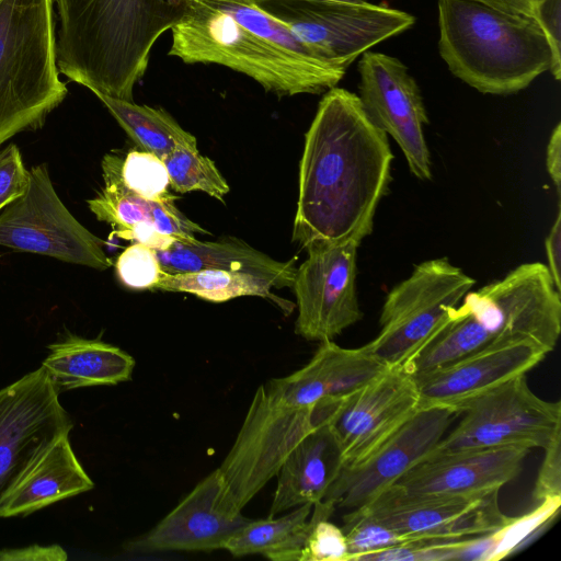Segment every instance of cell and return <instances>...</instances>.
<instances>
[{"mask_svg": "<svg viewBox=\"0 0 561 561\" xmlns=\"http://www.w3.org/2000/svg\"><path fill=\"white\" fill-rule=\"evenodd\" d=\"M0 245L101 271L113 265L102 240L60 201L45 163L28 171L25 192L0 210Z\"/></svg>", "mask_w": 561, "mask_h": 561, "instance_id": "8fae6325", "label": "cell"}, {"mask_svg": "<svg viewBox=\"0 0 561 561\" xmlns=\"http://www.w3.org/2000/svg\"><path fill=\"white\" fill-rule=\"evenodd\" d=\"M357 69L358 98L367 116L396 140L410 172L419 180H431V156L424 135L430 119L408 67L397 57L367 50Z\"/></svg>", "mask_w": 561, "mask_h": 561, "instance_id": "9a60e30c", "label": "cell"}, {"mask_svg": "<svg viewBox=\"0 0 561 561\" xmlns=\"http://www.w3.org/2000/svg\"><path fill=\"white\" fill-rule=\"evenodd\" d=\"M463 539L413 540L404 545L383 549L360 559V561H445L459 560L466 543Z\"/></svg>", "mask_w": 561, "mask_h": 561, "instance_id": "d590c367", "label": "cell"}, {"mask_svg": "<svg viewBox=\"0 0 561 561\" xmlns=\"http://www.w3.org/2000/svg\"><path fill=\"white\" fill-rule=\"evenodd\" d=\"M73 423L43 366L0 389V506Z\"/></svg>", "mask_w": 561, "mask_h": 561, "instance_id": "7c38bea8", "label": "cell"}, {"mask_svg": "<svg viewBox=\"0 0 561 561\" xmlns=\"http://www.w3.org/2000/svg\"><path fill=\"white\" fill-rule=\"evenodd\" d=\"M476 280L447 257L426 260L387 295L377 336L363 345L387 367H403L448 321Z\"/></svg>", "mask_w": 561, "mask_h": 561, "instance_id": "52a82bcc", "label": "cell"}, {"mask_svg": "<svg viewBox=\"0 0 561 561\" xmlns=\"http://www.w3.org/2000/svg\"><path fill=\"white\" fill-rule=\"evenodd\" d=\"M123 159L107 153L102 160L104 187L87 201L100 221L112 228V236L145 244L154 251L167 250L175 240L210 234L180 211L175 201L147 199L130 191L121 175Z\"/></svg>", "mask_w": 561, "mask_h": 561, "instance_id": "ac0fdd59", "label": "cell"}, {"mask_svg": "<svg viewBox=\"0 0 561 561\" xmlns=\"http://www.w3.org/2000/svg\"><path fill=\"white\" fill-rule=\"evenodd\" d=\"M286 25L319 58L346 70L365 51L415 24L387 5L339 0H254Z\"/></svg>", "mask_w": 561, "mask_h": 561, "instance_id": "ba28073f", "label": "cell"}, {"mask_svg": "<svg viewBox=\"0 0 561 561\" xmlns=\"http://www.w3.org/2000/svg\"><path fill=\"white\" fill-rule=\"evenodd\" d=\"M546 255L548 270L556 288L561 291V213L558 210L554 224L548 233L546 241Z\"/></svg>", "mask_w": 561, "mask_h": 561, "instance_id": "60d3db41", "label": "cell"}, {"mask_svg": "<svg viewBox=\"0 0 561 561\" xmlns=\"http://www.w3.org/2000/svg\"><path fill=\"white\" fill-rule=\"evenodd\" d=\"M318 424L316 407L279 402L261 385L231 449L217 468L226 501L242 511L277 476L290 451Z\"/></svg>", "mask_w": 561, "mask_h": 561, "instance_id": "9c48e42d", "label": "cell"}, {"mask_svg": "<svg viewBox=\"0 0 561 561\" xmlns=\"http://www.w3.org/2000/svg\"><path fill=\"white\" fill-rule=\"evenodd\" d=\"M419 408L414 377L402 367H388L356 391L317 405L339 443L343 467L368 457Z\"/></svg>", "mask_w": 561, "mask_h": 561, "instance_id": "4fadbf2b", "label": "cell"}, {"mask_svg": "<svg viewBox=\"0 0 561 561\" xmlns=\"http://www.w3.org/2000/svg\"><path fill=\"white\" fill-rule=\"evenodd\" d=\"M124 184L136 194L152 201H176L169 192L170 181L164 162L144 150H130L122 162Z\"/></svg>", "mask_w": 561, "mask_h": 561, "instance_id": "d6a6232c", "label": "cell"}, {"mask_svg": "<svg viewBox=\"0 0 561 561\" xmlns=\"http://www.w3.org/2000/svg\"><path fill=\"white\" fill-rule=\"evenodd\" d=\"M66 551L58 545H32L0 550V561H65Z\"/></svg>", "mask_w": 561, "mask_h": 561, "instance_id": "ab89813d", "label": "cell"}, {"mask_svg": "<svg viewBox=\"0 0 561 561\" xmlns=\"http://www.w3.org/2000/svg\"><path fill=\"white\" fill-rule=\"evenodd\" d=\"M312 507L306 503L282 517L251 519L228 539L224 549L234 557L263 554L275 561H299L312 525Z\"/></svg>", "mask_w": 561, "mask_h": 561, "instance_id": "4316f807", "label": "cell"}, {"mask_svg": "<svg viewBox=\"0 0 561 561\" xmlns=\"http://www.w3.org/2000/svg\"><path fill=\"white\" fill-rule=\"evenodd\" d=\"M543 450L545 457L533 489L535 504L561 497V433Z\"/></svg>", "mask_w": 561, "mask_h": 561, "instance_id": "8d00e7d4", "label": "cell"}, {"mask_svg": "<svg viewBox=\"0 0 561 561\" xmlns=\"http://www.w3.org/2000/svg\"><path fill=\"white\" fill-rule=\"evenodd\" d=\"M169 56L241 72L278 96L320 94L346 70L319 58L254 0H187Z\"/></svg>", "mask_w": 561, "mask_h": 561, "instance_id": "7a4b0ae2", "label": "cell"}, {"mask_svg": "<svg viewBox=\"0 0 561 561\" xmlns=\"http://www.w3.org/2000/svg\"><path fill=\"white\" fill-rule=\"evenodd\" d=\"M549 352L531 342L500 345L413 374L420 408L444 407L461 412L476 397L526 375Z\"/></svg>", "mask_w": 561, "mask_h": 561, "instance_id": "ffe728a7", "label": "cell"}, {"mask_svg": "<svg viewBox=\"0 0 561 561\" xmlns=\"http://www.w3.org/2000/svg\"><path fill=\"white\" fill-rule=\"evenodd\" d=\"M560 499L536 504V507L519 517H510L497 530L482 537L483 560L496 561L514 552L528 537L537 533L558 513Z\"/></svg>", "mask_w": 561, "mask_h": 561, "instance_id": "1f68e13d", "label": "cell"}, {"mask_svg": "<svg viewBox=\"0 0 561 561\" xmlns=\"http://www.w3.org/2000/svg\"><path fill=\"white\" fill-rule=\"evenodd\" d=\"M95 95L141 150L163 160L180 146L197 149V139L163 108Z\"/></svg>", "mask_w": 561, "mask_h": 561, "instance_id": "83f0119b", "label": "cell"}, {"mask_svg": "<svg viewBox=\"0 0 561 561\" xmlns=\"http://www.w3.org/2000/svg\"><path fill=\"white\" fill-rule=\"evenodd\" d=\"M460 411L462 419L432 453L508 446L545 448L561 433V403L535 394L526 375L476 397Z\"/></svg>", "mask_w": 561, "mask_h": 561, "instance_id": "30bf717a", "label": "cell"}, {"mask_svg": "<svg viewBox=\"0 0 561 561\" xmlns=\"http://www.w3.org/2000/svg\"><path fill=\"white\" fill-rule=\"evenodd\" d=\"M57 67L94 94L133 101L158 38L187 0H55Z\"/></svg>", "mask_w": 561, "mask_h": 561, "instance_id": "3957f363", "label": "cell"}, {"mask_svg": "<svg viewBox=\"0 0 561 561\" xmlns=\"http://www.w3.org/2000/svg\"><path fill=\"white\" fill-rule=\"evenodd\" d=\"M513 14L536 19L534 0H470Z\"/></svg>", "mask_w": 561, "mask_h": 561, "instance_id": "7bdbcfd3", "label": "cell"}, {"mask_svg": "<svg viewBox=\"0 0 561 561\" xmlns=\"http://www.w3.org/2000/svg\"><path fill=\"white\" fill-rule=\"evenodd\" d=\"M499 493H412L394 483L362 507L411 540L463 539L489 535L508 522Z\"/></svg>", "mask_w": 561, "mask_h": 561, "instance_id": "2e32d148", "label": "cell"}, {"mask_svg": "<svg viewBox=\"0 0 561 561\" xmlns=\"http://www.w3.org/2000/svg\"><path fill=\"white\" fill-rule=\"evenodd\" d=\"M250 520L226 501L216 469L150 531L130 541L127 550L151 553L224 549L228 539Z\"/></svg>", "mask_w": 561, "mask_h": 561, "instance_id": "d6986e66", "label": "cell"}, {"mask_svg": "<svg viewBox=\"0 0 561 561\" xmlns=\"http://www.w3.org/2000/svg\"><path fill=\"white\" fill-rule=\"evenodd\" d=\"M272 285L256 275L207 268L176 274L165 273L154 290L180 291L195 295L211 302H225L236 297L256 296L276 302L283 310L291 311L289 301H284L271 291Z\"/></svg>", "mask_w": 561, "mask_h": 561, "instance_id": "f1b7e54d", "label": "cell"}, {"mask_svg": "<svg viewBox=\"0 0 561 561\" xmlns=\"http://www.w3.org/2000/svg\"><path fill=\"white\" fill-rule=\"evenodd\" d=\"M534 1H535V3H536V2H537V1H539V0H534Z\"/></svg>", "mask_w": 561, "mask_h": 561, "instance_id": "f6af8a7d", "label": "cell"}, {"mask_svg": "<svg viewBox=\"0 0 561 561\" xmlns=\"http://www.w3.org/2000/svg\"><path fill=\"white\" fill-rule=\"evenodd\" d=\"M530 449L496 447L431 453L396 484L412 493L474 495L515 479Z\"/></svg>", "mask_w": 561, "mask_h": 561, "instance_id": "44dd1931", "label": "cell"}, {"mask_svg": "<svg viewBox=\"0 0 561 561\" xmlns=\"http://www.w3.org/2000/svg\"><path fill=\"white\" fill-rule=\"evenodd\" d=\"M115 268L119 280L131 289H152L165 274L153 249L133 243L117 257Z\"/></svg>", "mask_w": 561, "mask_h": 561, "instance_id": "e575fe53", "label": "cell"}, {"mask_svg": "<svg viewBox=\"0 0 561 561\" xmlns=\"http://www.w3.org/2000/svg\"><path fill=\"white\" fill-rule=\"evenodd\" d=\"M343 522L347 561H360L367 554L413 541L363 507L350 511Z\"/></svg>", "mask_w": 561, "mask_h": 561, "instance_id": "4dcf8cb0", "label": "cell"}, {"mask_svg": "<svg viewBox=\"0 0 561 561\" xmlns=\"http://www.w3.org/2000/svg\"><path fill=\"white\" fill-rule=\"evenodd\" d=\"M460 415L450 408H419L368 457L343 467L323 501L348 511L368 504L428 456Z\"/></svg>", "mask_w": 561, "mask_h": 561, "instance_id": "e0dca14e", "label": "cell"}, {"mask_svg": "<svg viewBox=\"0 0 561 561\" xmlns=\"http://www.w3.org/2000/svg\"><path fill=\"white\" fill-rule=\"evenodd\" d=\"M388 135L367 116L359 98L328 90L305 135L293 241L360 244L391 180Z\"/></svg>", "mask_w": 561, "mask_h": 561, "instance_id": "6da1fadb", "label": "cell"}, {"mask_svg": "<svg viewBox=\"0 0 561 561\" xmlns=\"http://www.w3.org/2000/svg\"><path fill=\"white\" fill-rule=\"evenodd\" d=\"M170 186L178 193L199 191L225 203L229 185L215 162L198 149L176 147L163 160Z\"/></svg>", "mask_w": 561, "mask_h": 561, "instance_id": "f546056e", "label": "cell"}, {"mask_svg": "<svg viewBox=\"0 0 561 561\" xmlns=\"http://www.w3.org/2000/svg\"><path fill=\"white\" fill-rule=\"evenodd\" d=\"M547 171L558 193L561 187V125L558 123L549 138L546 150Z\"/></svg>", "mask_w": 561, "mask_h": 561, "instance_id": "b9f144b4", "label": "cell"}, {"mask_svg": "<svg viewBox=\"0 0 561 561\" xmlns=\"http://www.w3.org/2000/svg\"><path fill=\"white\" fill-rule=\"evenodd\" d=\"M387 368L364 346L346 348L323 341L308 364L291 375L271 379L264 389L279 402L316 407L356 391Z\"/></svg>", "mask_w": 561, "mask_h": 561, "instance_id": "7402d4cb", "label": "cell"}, {"mask_svg": "<svg viewBox=\"0 0 561 561\" xmlns=\"http://www.w3.org/2000/svg\"><path fill=\"white\" fill-rule=\"evenodd\" d=\"M438 50L449 71L483 94L526 89L553 64L536 19L470 0H438Z\"/></svg>", "mask_w": 561, "mask_h": 561, "instance_id": "5b68a950", "label": "cell"}, {"mask_svg": "<svg viewBox=\"0 0 561 561\" xmlns=\"http://www.w3.org/2000/svg\"><path fill=\"white\" fill-rule=\"evenodd\" d=\"M561 332V297L547 265L524 263L469 291L448 321L402 368L432 369L486 348L531 342L549 353Z\"/></svg>", "mask_w": 561, "mask_h": 561, "instance_id": "277c9868", "label": "cell"}, {"mask_svg": "<svg viewBox=\"0 0 561 561\" xmlns=\"http://www.w3.org/2000/svg\"><path fill=\"white\" fill-rule=\"evenodd\" d=\"M55 0H0V146L41 128L68 90L59 78Z\"/></svg>", "mask_w": 561, "mask_h": 561, "instance_id": "8992f818", "label": "cell"}, {"mask_svg": "<svg viewBox=\"0 0 561 561\" xmlns=\"http://www.w3.org/2000/svg\"><path fill=\"white\" fill-rule=\"evenodd\" d=\"M339 1H346V2L360 3V2H364V1H366V0H339Z\"/></svg>", "mask_w": 561, "mask_h": 561, "instance_id": "ee69618b", "label": "cell"}, {"mask_svg": "<svg viewBox=\"0 0 561 561\" xmlns=\"http://www.w3.org/2000/svg\"><path fill=\"white\" fill-rule=\"evenodd\" d=\"M335 506L328 501L313 504L312 525L299 561H347V543L341 527L329 522Z\"/></svg>", "mask_w": 561, "mask_h": 561, "instance_id": "836d02e7", "label": "cell"}, {"mask_svg": "<svg viewBox=\"0 0 561 561\" xmlns=\"http://www.w3.org/2000/svg\"><path fill=\"white\" fill-rule=\"evenodd\" d=\"M48 348L50 353L42 366L58 393L127 381L135 367V359L129 354L100 340L68 335Z\"/></svg>", "mask_w": 561, "mask_h": 561, "instance_id": "484cf974", "label": "cell"}, {"mask_svg": "<svg viewBox=\"0 0 561 561\" xmlns=\"http://www.w3.org/2000/svg\"><path fill=\"white\" fill-rule=\"evenodd\" d=\"M27 184L28 171L19 148L11 144L0 150V210L21 196Z\"/></svg>", "mask_w": 561, "mask_h": 561, "instance_id": "74e56055", "label": "cell"}, {"mask_svg": "<svg viewBox=\"0 0 561 561\" xmlns=\"http://www.w3.org/2000/svg\"><path fill=\"white\" fill-rule=\"evenodd\" d=\"M536 20L551 47L553 64L550 72L559 81L561 78V0L537 1Z\"/></svg>", "mask_w": 561, "mask_h": 561, "instance_id": "f35d334b", "label": "cell"}, {"mask_svg": "<svg viewBox=\"0 0 561 561\" xmlns=\"http://www.w3.org/2000/svg\"><path fill=\"white\" fill-rule=\"evenodd\" d=\"M161 268L168 274L207 268L242 272L266 279L274 288L291 287L297 267L295 260L276 261L238 239L218 241L175 240L167 250L156 251Z\"/></svg>", "mask_w": 561, "mask_h": 561, "instance_id": "cb8c5ba5", "label": "cell"}, {"mask_svg": "<svg viewBox=\"0 0 561 561\" xmlns=\"http://www.w3.org/2000/svg\"><path fill=\"white\" fill-rule=\"evenodd\" d=\"M343 466L339 443L329 425L321 422L282 465L268 516L322 501Z\"/></svg>", "mask_w": 561, "mask_h": 561, "instance_id": "603a6c76", "label": "cell"}, {"mask_svg": "<svg viewBox=\"0 0 561 561\" xmlns=\"http://www.w3.org/2000/svg\"><path fill=\"white\" fill-rule=\"evenodd\" d=\"M358 244L316 241L297 267L293 289L298 317L295 332L308 341H333L363 318L356 294Z\"/></svg>", "mask_w": 561, "mask_h": 561, "instance_id": "5bb4252c", "label": "cell"}, {"mask_svg": "<svg viewBox=\"0 0 561 561\" xmlns=\"http://www.w3.org/2000/svg\"><path fill=\"white\" fill-rule=\"evenodd\" d=\"M94 483L75 455L69 434L59 437L27 470L0 506V518L27 515L90 491Z\"/></svg>", "mask_w": 561, "mask_h": 561, "instance_id": "d4e9b609", "label": "cell"}]
</instances>
